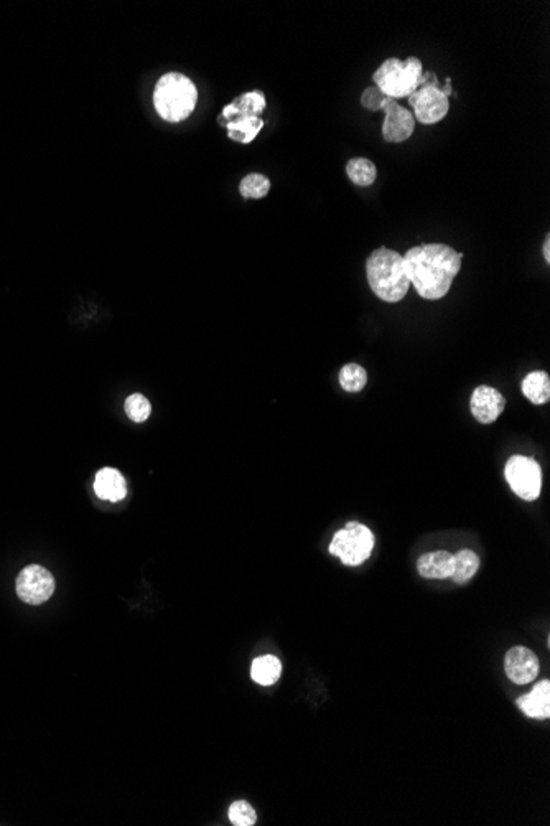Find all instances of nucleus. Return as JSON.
I'll return each mask as SVG.
<instances>
[{
  "label": "nucleus",
  "mask_w": 550,
  "mask_h": 826,
  "mask_svg": "<svg viewBox=\"0 0 550 826\" xmlns=\"http://www.w3.org/2000/svg\"><path fill=\"white\" fill-rule=\"evenodd\" d=\"M94 492L100 500L121 501L124 500L127 493L124 477L116 468H100L94 478Z\"/></svg>",
  "instance_id": "obj_13"
},
{
  "label": "nucleus",
  "mask_w": 550,
  "mask_h": 826,
  "mask_svg": "<svg viewBox=\"0 0 550 826\" xmlns=\"http://www.w3.org/2000/svg\"><path fill=\"white\" fill-rule=\"evenodd\" d=\"M424 73L426 71L422 61L418 57H408L407 59H387L375 70L373 81L384 96L392 100H407L410 94H414L422 86Z\"/></svg>",
  "instance_id": "obj_4"
},
{
  "label": "nucleus",
  "mask_w": 550,
  "mask_h": 826,
  "mask_svg": "<svg viewBox=\"0 0 550 826\" xmlns=\"http://www.w3.org/2000/svg\"><path fill=\"white\" fill-rule=\"evenodd\" d=\"M264 124L266 123H264L262 117H244V119L227 123V124H225V127L226 131H227V137L231 141L239 144H249L258 137V134L262 131Z\"/></svg>",
  "instance_id": "obj_16"
},
{
  "label": "nucleus",
  "mask_w": 550,
  "mask_h": 826,
  "mask_svg": "<svg viewBox=\"0 0 550 826\" xmlns=\"http://www.w3.org/2000/svg\"><path fill=\"white\" fill-rule=\"evenodd\" d=\"M366 274L369 287L381 301L396 304L407 295L410 279L404 256L397 251H373L366 261Z\"/></svg>",
  "instance_id": "obj_2"
},
{
  "label": "nucleus",
  "mask_w": 550,
  "mask_h": 826,
  "mask_svg": "<svg viewBox=\"0 0 550 826\" xmlns=\"http://www.w3.org/2000/svg\"><path fill=\"white\" fill-rule=\"evenodd\" d=\"M504 476L511 490L516 493L519 499L525 501L539 499L542 490V470L535 460L525 456H513L506 464Z\"/></svg>",
  "instance_id": "obj_7"
},
{
  "label": "nucleus",
  "mask_w": 550,
  "mask_h": 826,
  "mask_svg": "<svg viewBox=\"0 0 550 826\" xmlns=\"http://www.w3.org/2000/svg\"><path fill=\"white\" fill-rule=\"evenodd\" d=\"M544 256H545V261H547V263H549V261H550V256H549V234H547V236H545V242H544Z\"/></svg>",
  "instance_id": "obj_26"
},
{
  "label": "nucleus",
  "mask_w": 550,
  "mask_h": 826,
  "mask_svg": "<svg viewBox=\"0 0 550 826\" xmlns=\"http://www.w3.org/2000/svg\"><path fill=\"white\" fill-rule=\"evenodd\" d=\"M463 254L447 244H424L404 254L410 284L427 301H439L450 291L461 269Z\"/></svg>",
  "instance_id": "obj_1"
},
{
  "label": "nucleus",
  "mask_w": 550,
  "mask_h": 826,
  "mask_svg": "<svg viewBox=\"0 0 550 826\" xmlns=\"http://www.w3.org/2000/svg\"><path fill=\"white\" fill-rule=\"evenodd\" d=\"M478 569H480V558L473 551L461 550L457 554H453V574H451V579L457 585L468 583L478 573Z\"/></svg>",
  "instance_id": "obj_19"
},
{
  "label": "nucleus",
  "mask_w": 550,
  "mask_h": 826,
  "mask_svg": "<svg viewBox=\"0 0 550 826\" xmlns=\"http://www.w3.org/2000/svg\"><path fill=\"white\" fill-rule=\"evenodd\" d=\"M506 408V400L492 386H478L471 394V413L478 423L492 424Z\"/></svg>",
  "instance_id": "obj_11"
},
{
  "label": "nucleus",
  "mask_w": 550,
  "mask_h": 826,
  "mask_svg": "<svg viewBox=\"0 0 550 826\" xmlns=\"http://www.w3.org/2000/svg\"><path fill=\"white\" fill-rule=\"evenodd\" d=\"M198 104V90L184 73L162 76L153 90V106L167 123H182L192 116Z\"/></svg>",
  "instance_id": "obj_3"
},
{
  "label": "nucleus",
  "mask_w": 550,
  "mask_h": 826,
  "mask_svg": "<svg viewBox=\"0 0 550 826\" xmlns=\"http://www.w3.org/2000/svg\"><path fill=\"white\" fill-rule=\"evenodd\" d=\"M18 599L28 606H42L55 593V577L40 564L22 569L16 583Z\"/></svg>",
  "instance_id": "obj_8"
},
{
  "label": "nucleus",
  "mask_w": 550,
  "mask_h": 826,
  "mask_svg": "<svg viewBox=\"0 0 550 826\" xmlns=\"http://www.w3.org/2000/svg\"><path fill=\"white\" fill-rule=\"evenodd\" d=\"M519 710L525 716L534 719H547L550 716V681L544 680L529 694L517 700Z\"/></svg>",
  "instance_id": "obj_14"
},
{
  "label": "nucleus",
  "mask_w": 550,
  "mask_h": 826,
  "mask_svg": "<svg viewBox=\"0 0 550 826\" xmlns=\"http://www.w3.org/2000/svg\"><path fill=\"white\" fill-rule=\"evenodd\" d=\"M280 673H282L280 660L274 657V655L259 657V659L252 661V667H250L252 680L256 683L262 684V686H270V684L277 683V680L280 678Z\"/></svg>",
  "instance_id": "obj_17"
},
{
  "label": "nucleus",
  "mask_w": 550,
  "mask_h": 826,
  "mask_svg": "<svg viewBox=\"0 0 550 826\" xmlns=\"http://www.w3.org/2000/svg\"><path fill=\"white\" fill-rule=\"evenodd\" d=\"M367 373L365 368L358 363L344 365L340 371V384L343 390L348 392H358L366 386Z\"/></svg>",
  "instance_id": "obj_22"
},
{
  "label": "nucleus",
  "mask_w": 550,
  "mask_h": 826,
  "mask_svg": "<svg viewBox=\"0 0 550 826\" xmlns=\"http://www.w3.org/2000/svg\"><path fill=\"white\" fill-rule=\"evenodd\" d=\"M523 394L534 404H545L550 398V378L545 371H533L523 380Z\"/></svg>",
  "instance_id": "obj_18"
},
{
  "label": "nucleus",
  "mask_w": 550,
  "mask_h": 826,
  "mask_svg": "<svg viewBox=\"0 0 550 826\" xmlns=\"http://www.w3.org/2000/svg\"><path fill=\"white\" fill-rule=\"evenodd\" d=\"M383 137L386 143L399 144L407 141L416 131V119L412 111L387 98L384 104Z\"/></svg>",
  "instance_id": "obj_9"
},
{
  "label": "nucleus",
  "mask_w": 550,
  "mask_h": 826,
  "mask_svg": "<svg viewBox=\"0 0 550 826\" xmlns=\"http://www.w3.org/2000/svg\"><path fill=\"white\" fill-rule=\"evenodd\" d=\"M539 659L525 647H514L506 653L504 670L509 680L516 684H527L539 675Z\"/></svg>",
  "instance_id": "obj_10"
},
{
  "label": "nucleus",
  "mask_w": 550,
  "mask_h": 826,
  "mask_svg": "<svg viewBox=\"0 0 550 826\" xmlns=\"http://www.w3.org/2000/svg\"><path fill=\"white\" fill-rule=\"evenodd\" d=\"M373 548L375 534L371 533V530L358 521H350L334 534L330 552L338 556L346 566H359L369 560Z\"/></svg>",
  "instance_id": "obj_5"
},
{
  "label": "nucleus",
  "mask_w": 550,
  "mask_h": 826,
  "mask_svg": "<svg viewBox=\"0 0 550 826\" xmlns=\"http://www.w3.org/2000/svg\"><path fill=\"white\" fill-rule=\"evenodd\" d=\"M386 101H387V96H384L383 92L379 91V88H375V86L366 88L361 96L363 108H366L367 111H375V113L383 111Z\"/></svg>",
  "instance_id": "obj_25"
},
{
  "label": "nucleus",
  "mask_w": 550,
  "mask_h": 826,
  "mask_svg": "<svg viewBox=\"0 0 550 826\" xmlns=\"http://www.w3.org/2000/svg\"><path fill=\"white\" fill-rule=\"evenodd\" d=\"M346 176L358 187H371L377 178V168L375 162L365 157H354L346 164Z\"/></svg>",
  "instance_id": "obj_20"
},
{
  "label": "nucleus",
  "mask_w": 550,
  "mask_h": 826,
  "mask_svg": "<svg viewBox=\"0 0 550 826\" xmlns=\"http://www.w3.org/2000/svg\"><path fill=\"white\" fill-rule=\"evenodd\" d=\"M418 574L427 579H447L453 574V554L449 551L427 552L418 558Z\"/></svg>",
  "instance_id": "obj_15"
},
{
  "label": "nucleus",
  "mask_w": 550,
  "mask_h": 826,
  "mask_svg": "<svg viewBox=\"0 0 550 826\" xmlns=\"http://www.w3.org/2000/svg\"><path fill=\"white\" fill-rule=\"evenodd\" d=\"M152 406L149 400L143 394H132L125 401V414L133 423H143L151 416Z\"/></svg>",
  "instance_id": "obj_23"
},
{
  "label": "nucleus",
  "mask_w": 550,
  "mask_h": 826,
  "mask_svg": "<svg viewBox=\"0 0 550 826\" xmlns=\"http://www.w3.org/2000/svg\"><path fill=\"white\" fill-rule=\"evenodd\" d=\"M227 815H229L231 823L236 826H252L256 825V821H258L256 810L244 800L234 801Z\"/></svg>",
  "instance_id": "obj_24"
},
{
  "label": "nucleus",
  "mask_w": 550,
  "mask_h": 826,
  "mask_svg": "<svg viewBox=\"0 0 550 826\" xmlns=\"http://www.w3.org/2000/svg\"><path fill=\"white\" fill-rule=\"evenodd\" d=\"M266 106L267 101L264 92H244L241 96H238L231 104L223 108L221 116L217 117V123L225 127L227 123L244 119V117H260Z\"/></svg>",
  "instance_id": "obj_12"
},
{
  "label": "nucleus",
  "mask_w": 550,
  "mask_h": 826,
  "mask_svg": "<svg viewBox=\"0 0 550 826\" xmlns=\"http://www.w3.org/2000/svg\"><path fill=\"white\" fill-rule=\"evenodd\" d=\"M407 100L414 109V119H418L422 124H437L450 111V100L442 91L437 76L432 73H424L422 86L414 94H410Z\"/></svg>",
  "instance_id": "obj_6"
},
{
  "label": "nucleus",
  "mask_w": 550,
  "mask_h": 826,
  "mask_svg": "<svg viewBox=\"0 0 550 826\" xmlns=\"http://www.w3.org/2000/svg\"><path fill=\"white\" fill-rule=\"evenodd\" d=\"M269 190H270V180L262 174H249V176L244 177L239 184V193L244 198H249V200L264 198Z\"/></svg>",
  "instance_id": "obj_21"
}]
</instances>
